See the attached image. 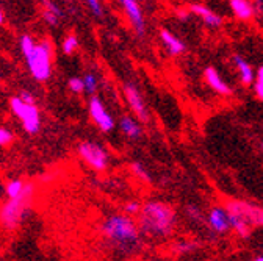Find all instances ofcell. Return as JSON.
<instances>
[{"label":"cell","mask_w":263,"mask_h":261,"mask_svg":"<svg viewBox=\"0 0 263 261\" xmlns=\"http://www.w3.org/2000/svg\"><path fill=\"white\" fill-rule=\"evenodd\" d=\"M255 261H263V255H260V256H257V258H255Z\"/></svg>","instance_id":"obj_33"},{"label":"cell","mask_w":263,"mask_h":261,"mask_svg":"<svg viewBox=\"0 0 263 261\" xmlns=\"http://www.w3.org/2000/svg\"><path fill=\"white\" fill-rule=\"evenodd\" d=\"M33 194H35V186L31 183H25L24 191L17 195V197L8 199V202L0 210V222L4 224L5 228H14L25 213L30 210L31 200H33Z\"/></svg>","instance_id":"obj_4"},{"label":"cell","mask_w":263,"mask_h":261,"mask_svg":"<svg viewBox=\"0 0 263 261\" xmlns=\"http://www.w3.org/2000/svg\"><path fill=\"white\" fill-rule=\"evenodd\" d=\"M85 2H86L88 8L92 11V14H94V16L101 17V16L104 14V8H102L101 0H85Z\"/></svg>","instance_id":"obj_24"},{"label":"cell","mask_w":263,"mask_h":261,"mask_svg":"<svg viewBox=\"0 0 263 261\" xmlns=\"http://www.w3.org/2000/svg\"><path fill=\"white\" fill-rule=\"evenodd\" d=\"M43 5H44V11H43V17H44V21H46L49 25H52V27L58 25L60 17H61V11H60V8H58L55 4H52L50 0H43Z\"/></svg>","instance_id":"obj_19"},{"label":"cell","mask_w":263,"mask_h":261,"mask_svg":"<svg viewBox=\"0 0 263 261\" xmlns=\"http://www.w3.org/2000/svg\"><path fill=\"white\" fill-rule=\"evenodd\" d=\"M69 89H71L72 92H76V94L83 92V91H85V82H83V78H80V77H72V78L69 80Z\"/></svg>","instance_id":"obj_25"},{"label":"cell","mask_w":263,"mask_h":261,"mask_svg":"<svg viewBox=\"0 0 263 261\" xmlns=\"http://www.w3.org/2000/svg\"><path fill=\"white\" fill-rule=\"evenodd\" d=\"M179 17L185 19V17H186V13H185V11H179Z\"/></svg>","instance_id":"obj_31"},{"label":"cell","mask_w":263,"mask_h":261,"mask_svg":"<svg viewBox=\"0 0 263 261\" xmlns=\"http://www.w3.org/2000/svg\"><path fill=\"white\" fill-rule=\"evenodd\" d=\"M19 97L24 101V102H28V104H35V97H33V94L31 92H28V91H22L21 94H19Z\"/></svg>","instance_id":"obj_29"},{"label":"cell","mask_w":263,"mask_h":261,"mask_svg":"<svg viewBox=\"0 0 263 261\" xmlns=\"http://www.w3.org/2000/svg\"><path fill=\"white\" fill-rule=\"evenodd\" d=\"M2 22H4V13H2V10H0V25H2Z\"/></svg>","instance_id":"obj_32"},{"label":"cell","mask_w":263,"mask_h":261,"mask_svg":"<svg viewBox=\"0 0 263 261\" xmlns=\"http://www.w3.org/2000/svg\"><path fill=\"white\" fill-rule=\"evenodd\" d=\"M119 128H121V132L125 136H128L132 139H137L141 135V127H140V124L135 119H132L130 116H124L119 121Z\"/></svg>","instance_id":"obj_16"},{"label":"cell","mask_w":263,"mask_h":261,"mask_svg":"<svg viewBox=\"0 0 263 261\" xmlns=\"http://www.w3.org/2000/svg\"><path fill=\"white\" fill-rule=\"evenodd\" d=\"M124 94H125V99L128 102V107L134 110V113L141 121H147V110L144 107V101H143L138 88L134 86V85H125L124 86Z\"/></svg>","instance_id":"obj_9"},{"label":"cell","mask_w":263,"mask_h":261,"mask_svg":"<svg viewBox=\"0 0 263 261\" xmlns=\"http://www.w3.org/2000/svg\"><path fill=\"white\" fill-rule=\"evenodd\" d=\"M254 88H255V94H257V97L258 99H261L263 101V66L257 71V74H255V78H254Z\"/></svg>","instance_id":"obj_22"},{"label":"cell","mask_w":263,"mask_h":261,"mask_svg":"<svg viewBox=\"0 0 263 261\" xmlns=\"http://www.w3.org/2000/svg\"><path fill=\"white\" fill-rule=\"evenodd\" d=\"M138 225L141 232L154 236V238H164L173 233L176 214L173 208L163 202H149L146 204L141 211L138 213Z\"/></svg>","instance_id":"obj_1"},{"label":"cell","mask_w":263,"mask_h":261,"mask_svg":"<svg viewBox=\"0 0 263 261\" xmlns=\"http://www.w3.org/2000/svg\"><path fill=\"white\" fill-rule=\"evenodd\" d=\"M226 210L229 213H235V214H241L243 217H246L249 220V224L252 225H263V208H255L249 204L245 202H229Z\"/></svg>","instance_id":"obj_8"},{"label":"cell","mask_w":263,"mask_h":261,"mask_svg":"<svg viewBox=\"0 0 263 261\" xmlns=\"http://www.w3.org/2000/svg\"><path fill=\"white\" fill-rule=\"evenodd\" d=\"M160 38H161L163 44L166 46V49L170 50L171 55H180L185 50L183 43L177 36H174L173 33H170L168 30H161L160 31Z\"/></svg>","instance_id":"obj_14"},{"label":"cell","mask_w":263,"mask_h":261,"mask_svg":"<svg viewBox=\"0 0 263 261\" xmlns=\"http://www.w3.org/2000/svg\"><path fill=\"white\" fill-rule=\"evenodd\" d=\"M88 108H89V114H91V119L94 121V124L101 128L102 132H111L115 128V119L107 111V108L104 107V104L101 102L99 97H92L89 101Z\"/></svg>","instance_id":"obj_7"},{"label":"cell","mask_w":263,"mask_h":261,"mask_svg":"<svg viewBox=\"0 0 263 261\" xmlns=\"http://www.w3.org/2000/svg\"><path fill=\"white\" fill-rule=\"evenodd\" d=\"M234 63H235V66H237V69L240 72L241 82L245 85H251L254 82V78H255V74H254V71L251 68V64L248 61H245L241 56H237V55L234 56Z\"/></svg>","instance_id":"obj_17"},{"label":"cell","mask_w":263,"mask_h":261,"mask_svg":"<svg viewBox=\"0 0 263 261\" xmlns=\"http://www.w3.org/2000/svg\"><path fill=\"white\" fill-rule=\"evenodd\" d=\"M205 80L210 85L212 89H215L219 94H230L232 89L229 88V85L221 78V75L218 74V71L215 68H207L205 69Z\"/></svg>","instance_id":"obj_12"},{"label":"cell","mask_w":263,"mask_h":261,"mask_svg":"<svg viewBox=\"0 0 263 261\" xmlns=\"http://www.w3.org/2000/svg\"><path fill=\"white\" fill-rule=\"evenodd\" d=\"M10 108L13 111V114L21 121L22 128L25 130L27 133L35 135L40 132L41 128V114L40 110L36 108L35 104H28L24 102L21 97H13L10 101Z\"/></svg>","instance_id":"obj_5"},{"label":"cell","mask_w":263,"mask_h":261,"mask_svg":"<svg viewBox=\"0 0 263 261\" xmlns=\"http://www.w3.org/2000/svg\"><path fill=\"white\" fill-rule=\"evenodd\" d=\"M79 155L82 159L96 171H104L108 165V153L107 150L97 143L85 141L79 146Z\"/></svg>","instance_id":"obj_6"},{"label":"cell","mask_w":263,"mask_h":261,"mask_svg":"<svg viewBox=\"0 0 263 261\" xmlns=\"http://www.w3.org/2000/svg\"><path fill=\"white\" fill-rule=\"evenodd\" d=\"M83 82H85V91L86 92H89V94L96 92V89H97V78H96L94 74H86L83 77Z\"/></svg>","instance_id":"obj_23"},{"label":"cell","mask_w":263,"mask_h":261,"mask_svg":"<svg viewBox=\"0 0 263 261\" xmlns=\"http://www.w3.org/2000/svg\"><path fill=\"white\" fill-rule=\"evenodd\" d=\"M132 171H134V174L138 178H141L144 182H149V175H147V172L144 171V168L140 165V163H134V165H132Z\"/></svg>","instance_id":"obj_26"},{"label":"cell","mask_w":263,"mask_h":261,"mask_svg":"<svg viewBox=\"0 0 263 261\" xmlns=\"http://www.w3.org/2000/svg\"><path fill=\"white\" fill-rule=\"evenodd\" d=\"M260 149H261V153H263V143H261V146H260Z\"/></svg>","instance_id":"obj_34"},{"label":"cell","mask_w":263,"mask_h":261,"mask_svg":"<svg viewBox=\"0 0 263 261\" xmlns=\"http://www.w3.org/2000/svg\"><path fill=\"white\" fill-rule=\"evenodd\" d=\"M102 235L119 250L132 252L138 246V228L128 214H113L107 217L101 227Z\"/></svg>","instance_id":"obj_2"},{"label":"cell","mask_w":263,"mask_h":261,"mask_svg":"<svg viewBox=\"0 0 263 261\" xmlns=\"http://www.w3.org/2000/svg\"><path fill=\"white\" fill-rule=\"evenodd\" d=\"M188 210H190V211L193 213V214H190L191 217H196V219H199V211H197V210H194L193 207H190Z\"/></svg>","instance_id":"obj_30"},{"label":"cell","mask_w":263,"mask_h":261,"mask_svg":"<svg viewBox=\"0 0 263 261\" xmlns=\"http://www.w3.org/2000/svg\"><path fill=\"white\" fill-rule=\"evenodd\" d=\"M24 188H25V183L22 180H19V178H14V180L8 182V185H7V195H8V199L17 197V195L24 191Z\"/></svg>","instance_id":"obj_20"},{"label":"cell","mask_w":263,"mask_h":261,"mask_svg":"<svg viewBox=\"0 0 263 261\" xmlns=\"http://www.w3.org/2000/svg\"><path fill=\"white\" fill-rule=\"evenodd\" d=\"M140 211H141V207H140V204L135 202V200H132V202H128V204L125 205V213H127L128 216H135V214H138Z\"/></svg>","instance_id":"obj_28"},{"label":"cell","mask_w":263,"mask_h":261,"mask_svg":"<svg viewBox=\"0 0 263 261\" xmlns=\"http://www.w3.org/2000/svg\"><path fill=\"white\" fill-rule=\"evenodd\" d=\"M191 11H193V14L199 16L210 27H221V24H222L221 16H218L216 13H213L212 10H209L204 5H191Z\"/></svg>","instance_id":"obj_13"},{"label":"cell","mask_w":263,"mask_h":261,"mask_svg":"<svg viewBox=\"0 0 263 261\" xmlns=\"http://www.w3.org/2000/svg\"><path fill=\"white\" fill-rule=\"evenodd\" d=\"M77 47H79V39L76 35H69L63 41V52L66 55H72L77 50Z\"/></svg>","instance_id":"obj_21"},{"label":"cell","mask_w":263,"mask_h":261,"mask_svg":"<svg viewBox=\"0 0 263 261\" xmlns=\"http://www.w3.org/2000/svg\"><path fill=\"white\" fill-rule=\"evenodd\" d=\"M230 7H232L234 14L238 19H243V21L251 19L252 14H254L252 5L248 2V0H230Z\"/></svg>","instance_id":"obj_18"},{"label":"cell","mask_w":263,"mask_h":261,"mask_svg":"<svg viewBox=\"0 0 263 261\" xmlns=\"http://www.w3.org/2000/svg\"><path fill=\"white\" fill-rule=\"evenodd\" d=\"M209 225L216 233H226L230 228L229 211L224 208H213L209 213Z\"/></svg>","instance_id":"obj_11"},{"label":"cell","mask_w":263,"mask_h":261,"mask_svg":"<svg viewBox=\"0 0 263 261\" xmlns=\"http://www.w3.org/2000/svg\"><path fill=\"white\" fill-rule=\"evenodd\" d=\"M121 4H122V8L127 14L128 21L134 24V27L138 33L143 35L144 33V17H143V13H141L138 2L137 0H121Z\"/></svg>","instance_id":"obj_10"},{"label":"cell","mask_w":263,"mask_h":261,"mask_svg":"<svg viewBox=\"0 0 263 261\" xmlns=\"http://www.w3.org/2000/svg\"><path fill=\"white\" fill-rule=\"evenodd\" d=\"M229 220H230V228L241 236L246 238L251 233V224L246 217H243L241 214H235V213H229Z\"/></svg>","instance_id":"obj_15"},{"label":"cell","mask_w":263,"mask_h":261,"mask_svg":"<svg viewBox=\"0 0 263 261\" xmlns=\"http://www.w3.org/2000/svg\"><path fill=\"white\" fill-rule=\"evenodd\" d=\"M21 52L27 59L31 77L38 82H46L52 75V46L49 41L35 43L31 36L21 38Z\"/></svg>","instance_id":"obj_3"},{"label":"cell","mask_w":263,"mask_h":261,"mask_svg":"<svg viewBox=\"0 0 263 261\" xmlns=\"http://www.w3.org/2000/svg\"><path fill=\"white\" fill-rule=\"evenodd\" d=\"M13 141V133L8 128L0 127V146H7Z\"/></svg>","instance_id":"obj_27"}]
</instances>
